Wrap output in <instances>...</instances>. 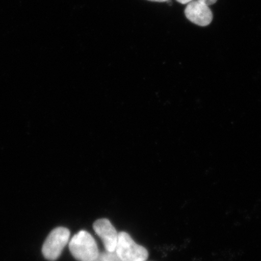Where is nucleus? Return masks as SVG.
<instances>
[{
	"label": "nucleus",
	"instance_id": "39448f33",
	"mask_svg": "<svg viewBox=\"0 0 261 261\" xmlns=\"http://www.w3.org/2000/svg\"><path fill=\"white\" fill-rule=\"evenodd\" d=\"M185 14L192 23L201 27L210 25L213 19V14L210 7L198 0L188 3Z\"/></svg>",
	"mask_w": 261,
	"mask_h": 261
},
{
	"label": "nucleus",
	"instance_id": "f03ea898",
	"mask_svg": "<svg viewBox=\"0 0 261 261\" xmlns=\"http://www.w3.org/2000/svg\"><path fill=\"white\" fill-rule=\"evenodd\" d=\"M116 252L121 261H146L149 256L148 250L137 244L126 231L119 233Z\"/></svg>",
	"mask_w": 261,
	"mask_h": 261
},
{
	"label": "nucleus",
	"instance_id": "f257e3e1",
	"mask_svg": "<svg viewBox=\"0 0 261 261\" xmlns=\"http://www.w3.org/2000/svg\"><path fill=\"white\" fill-rule=\"evenodd\" d=\"M68 246L71 254L78 261H95L100 253L95 239L86 230L74 234Z\"/></svg>",
	"mask_w": 261,
	"mask_h": 261
},
{
	"label": "nucleus",
	"instance_id": "6e6552de",
	"mask_svg": "<svg viewBox=\"0 0 261 261\" xmlns=\"http://www.w3.org/2000/svg\"><path fill=\"white\" fill-rule=\"evenodd\" d=\"M177 2L181 3L182 5H188V3L194 1V0H176Z\"/></svg>",
	"mask_w": 261,
	"mask_h": 261
},
{
	"label": "nucleus",
	"instance_id": "423d86ee",
	"mask_svg": "<svg viewBox=\"0 0 261 261\" xmlns=\"http://www.w3.org/2000/svg\"><path fill=\"white\" fill-rule=\"evenodd\" d=\"M95 261H121L118 255H117L116 251L114 252H109V251H104L103 252H100L99 256Z\"/></svg>",
	"mask_w": 261,
	"mask_h": 261
},
{
	"label": "nucleus",
	"instance_id": "7ed1b4c3",
	"mask_svg": "<svg viewBox=\"0 0 261 261\" xmlns=\"http://www.w3.org/2000/svg\"><path fill=\"white\" fill-rule=\"evenodd\" d=\"M70 237V230L67 228L57 227L52 230L42 246V252L45 258L57 260L69 243Z\"/></svg>",
	"mask_w": 261,
	"mask_h": 261
},
{
	"label": "nucleus",
	"instance_id": "20e7f679",
	"mask_svg": "<svg viewBox=\"0 0 261 261\" xmlns=\"http://www.w3.org/2000/svg\"><path fill=\"white\" fill-rule=\"evenodd\" d=\"M93 228L97 236L102 240L104 247L109 252L116 251L119 233L109 220L101 218L94 221Z\"/></svg>",
	"mask_w": 261,
	"mask_h": 261
},
{
	"label": "nucleus",
	"instance_id": "1a4fd4ad",
	"mask_svg": "<svg viewBox=\"0 0 261 261\" xmlns=\"http://www.w3.org/2000/svg\"><path fill=\"white\" fill-rule=\"evenodd\" d=\"M148 1L152 2L163 3V2H167L169 1V0H148Z\"/></svg>",
	"mask_w": 261,
	"mask_h": 261
},
{
	"label": "nucleus",
	"instance_id": "0eeeda50",
	"mask_svg": "<svg viewBox=\"0 0 261 261\" xmlns=\"http://www.w3.org/2000/svg\"><path fill=\"white\" fill-rule=\"evenodd\" d=\"M198 1L204 3L208 6L213 5L216 3L218 0H198Z\"/></svg>",
	"mask_w": 261,
	"mask_h": 261
}]
</instances>
